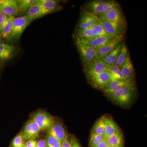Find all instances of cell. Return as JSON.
<instances>
[{
	"label": "cell",
	"mask_w": 147,
	"mask_h": 147,
	"mask_svg": "<svg viewBox=\"0 0 147 147\" xmlns=\"http://www.w3.org/2000/svg\"><path fill=\"white\" fill-rule=\"evenodd\" d=\"M76 44L84 67L96 60V51L94 48L76 40Z\"/></svg>",
	"instance_id": "cell-3"
},
{
	"label": "cell",
	"mask_w": 147,
	"mask_h": 147,
	"mask_svg": "<svg viewBox=\"0 0 147 147\" xmlns=\"http://www.w3.org/2000/svg\"><path fill=\"white\" fill-rule=\"evenodd\" d=\"M38 2L43 7L47 14L60 10V2L55 0H38Z\"/></svg>",
	"instance_id": "cell-22"
},
{
	"label": "cell",
	"mask_w": 147,
	"mask_h": 147,
	"mask_svg": "<svg viewBox=\"0 0 147 147\" xmlns=\"http://www.w3.org/2000/svg\"><path fill=\"white\" fill-rule=\"evenodd\" d=\"M98 18L102 28L109 35L115 36L124 35L125 33L126 24L108 21L102 16Z\"/></svg>",
	"instance_id": "cell-2"
},
{
	"label": "cell",
	"mask_w": 147,
	"mask_h": 147,
	"mask_svg": "<svg viewBox=\"0 0 147 147\" xmlns=\"http://www.w3.org/2000/svg\"><path fill=\"white\" fill-rule=\"evenodd\" d=\"M108 146L116 147H123L124 140L123 134L120 130L106 139Z\"/></svg>",
	"instance_id": "cell-23"
},
{
	"label": "cell",
	"mask_w": 147,
	"mask_h": 147,
	"mask_svg": "<svg viewBox=\"0 0 147 147\" xmlns=\"http://www.w3.org/2000/svg\"><path fill=\"white\" fill-rule=\"evenodd\" d=\"M16 48L14 46L0 43V62L8 60L12 57Z\"/></svg>",
	"instance_id": "cell-19"
},
{
	"label": "cell",
	"mask_w": 147,
	"mask_h": 147,
	"mask_svg": "<svg viewBox=\"0 0 147 147\" xmlns=\"http://www.w3.org/2000/svg\"><path fill=\"white\" fill-rule=\"evenodd\" d=\"M36 143L34 139H29L25 144V147H35Z\"/></svg>",
	"instance_id": "cell-36"
},
{
	"label": "cell",
	"mask_w": 147,
	"mask_h": 147,
	"mask_svg": "<svg viewBox=\"0 0 147 147\" xmlns=\"http://www.w3.org/2000/svg\"><path fill=\"white\" fill-rule=\"evenodd\" d=\"M48 134L55 137L62 143L67 136L62 124L59 122H55L48 129Z\"/></svg>",
	"instance_id": "cell-13"
},
{
	"label": "cell",
	"mask_w": 147,
	"mask_h": 147,
	"mask_svg": "<svg viewBox=\"0 0 147 147\" xmlns=\"http://www.w3.org/2000/svg\"><path fill=\"white\" fill-rule=\"evenodd\" d=\"M40 129L37 124L33 120L29 121L25 125L22 132L24 140L35 139L38 137Z\"/></svg>",
	"instance_id": "cell-12"
},
{
	"label": "cell",
	"mask_w": 147,
	"mask_h": 147,
	"mask_svg": "<svg viewBox=\"0 0 147 147\" xmlns=\"http://www.w3.org/2000/svg\"><path fill=\"white\" fill-rule=\"evenodd\" d=\"M105 122V139L113 136L120 130L118 125L111 117H104Z\"/></svg>",
	"instance_id": "cell-18"
},
{
	"label": "cell",
	"mask_w": 147,
	"mask_h": 147,
	"mask_svg": "<svg viewBox=\"0 0 147 147\" xmlns=\"http://www.w3.org/2000/svg\"><path fill=\"white\" fill-rule=\"evenodd\" d=\"M92 35L94 37L101 36H109L100 24V22L98 23L94 26L91 28Z\"/></svg>",
	"instance_id": "cell-29"
},
{
	"label": "cell",
	"mask_w": 147,
	"mask_h": 147,
	"mask_svg": "<svg viewBox=\"0 0 147 147\" xmlns=\"http://www.w3.org/2000/svg\"><path fill=\"white\" fill-rule=\"evenodd\" d=\"M24 140L22 133L18 134L13 139L12 142V146L13 147H24L25 146Z\"/></svg>",
	"instance_id": "cell-33"
},
{
	"label": "cell",
	"mask_w": 147,
	"mask_h": 147,
	"mask_svg": "<svg viewBox=\"0 0 147 147\" xmlns=\"http://www.w3.org/2000/svg\"><path fill=\"white\" fill-rule=\"evenodd\" d=\"M91 132L95 134L101 135L105 138V122L104 116L98 119L92 129Z\"/></svg>",
	"instance_id": "cell-25"
},
{
	"label": "cell",
	"mask_w": 147,
	"mask_h": 147,
	"mask_svg": "<svg viewBox=\"0 0 147 147\" xmlns=\"http://www.w3.org/2000/svg\"><path fill=\"white\" fill-rule=\"evenodd\" d=\"M90 84L96 88L102 90L112 79L110 71H106L88 79Z\"/></svg>",
	"instance_id": "cell-8"
},
{
	"label": "cell",
	"mask_w": 147,
	"mask_h": 147,
	"mask_svg": "<svg viewBox=\"0 0 147 147\" xmlns=\"http://www.w3.org/2000/svg\"><path fill=\"white\" fill-rule=\"evenodd\" d=\"M105 2V1L102 0L91 1L87 3L84 9L95 16L99 17L102 16Z\"/></svg>",
	"instance_id": "cell-14"
},
{
	"label": "cell",
	"mask_w": 147,
	"mask_h": 147,
	"mask_svg": "<svg viewBox=\"0 0 147 147\" xmlns=\"http://www.w3.org/2000/svg\"><path fill=\"white\" fill-rule=\"evenodd\" d=\"M123 80H116V79H112L109 83L105 87V88L102 89V90H106L113 88L114 87L117 86L119 84H120L122 82H123Z\"/></svg>",
	"instance_id": "cell-34"
},
{
	"label": "cell",
	"mask_w": 147,
	"mask_h": 147,
	"mask_svg": "<svg viewBox=\"0 0 147 147\" xmlns=\"http://www.w3.org/2000/svg\"><path fill=\"white\" fill-rule=\"evenodd\" d=\"M135 92L134 86L128 85L106 95L116 103L123 106L130 103Z\"/></svg>",
	"instance_id": "cell-1"
},
{
	"label": "cell",
	"mask_w": 147,
	"mask_h": 147,
	"mask_svg": "<svg viewBox=\"0 0 147 147\" xmlns=\"http://www.w3.org/2000/svg\"><path fill=\"white\" fill-rule=\"evenodd\" d=\"M35 147H46V140L41 139L37 142Z\"/></svg>",
	"instance_id": "cell-39"
},
{
	"label": "cell",
	"mask_w": 147,
	"mask_h": 147,
	"mask_svg": "<svg viewBox=\"0 0 147 147\" xmlns=\"http://www.w3.org/2000/svg\"><path fill=\"white\" fill-rule=\"evenodd\" d=\"M25 147V146H24V147Z\"/></svg>",
	"instance_id": "cell-43"
},
{
	"label": "cell",
	"mask_w": 147,
	"mask_h": 147,
	"mask_svg": "<svg viewBox=\"0 0 147 147\" xmlns=\"http://www.w3.org/2000/svg\"><path fill=\"white\" fill-rule=\"evenodd\" d=\"M38 0H18V14L26 13L31 7L37 2Z\"/></svg>",
	"instance_id": "cell-24"
},
{
	"label": "cell",
	"mask_w": 147,
	"mask_h": 147,
	"mask_svg": "<svg viewBox=\"0 0 147 147\" xmlns=\"http://www.w3.org/2000/svg\"><path fill=\"white\" fill-rule=\"evenodd\" d=\"M114 37L115 36H111L94 37L91 39L89 40L77 38L76 40L84 45L90 46L96 50L111 42Z\"/></svg>",
	"instance_id": "cell-9"
},
{
	"label": "cell",
	"mask_w": 147,
	"mask_h": 147,
	"mask_svg": "<svg viewBox=\"0 0 147 147\" xmlns=\"http://www.w3.org/2000/svg\"><path fill=\"white\" fill-rule=\"evenodd\" d=\"M110 67L106 65L101 59L95 60L84 67V71L88 79L106 71Z\"/></svg>",
	"instance_id": "cell-5"
},
{
	"label": "cell",
	"mask_w": 147,
	"mask_h": 147,
	"mask_svg": "<svg viewBox=\"0 0 147 147\" xmlns=\"http://www.w3.org/2000/svg\"><path fill=\"white\" fill-rule=\"evenodd\" d=\"M108 147H114V146H108Z\"/></svg>",
	"instance_id": "cell-42"
},
{
	"label": "cell",
	"mask_w": 147,
	"mask_h": 147,
	"mask_svg": "<svg viewBox=\"0 0 147 147\" xmlns=\"http://www.w3.org/2000/svg\"><path fill=\"white\" fill-rule=\"evenodd\" d=\"M8 17V16L0 11V31Z\"/></svg>",
	"instance_id": "cell-35"
},
{
	"label": "cell",
	"mask_w": 147,
	"mask_h": 147,
	"mask_svg": "<svg viewBox=\"0 0 147 147\" xmlns=\"http://www.w3.org/2000/svg\"><path fill=\"white\" fill-rule=\"evenodd\" d=\"M102 16L108 21L126 24L122 11L119 5Z\"/></svg>",
	"instance_id": "cell-15"
},
{
	"label": "cell",
	"mask_w": 147,
	"mask_h": 147,
	"mask_svg": "<svg viewBox=\"0 0 147 147\" xmlns=\"http://www.w3.org/2000/svg\"><path fill=\"white\" fill-rule=\"evenodd\" d=\"M123 37V35H118L115 36L111 42L96 50V60L101 59L117 47L122 41Z\"/></svg>",
	"instance_id": "cell-11"
},
{
	"label": "cell",
	"mask_w": 147,
	"mask_h": 147,
	"mask_svg": "<svg viewBox=\"0 0 147 147\" xmlns=\"http://www.w3.org/2000/svg\"><path fill=\"white\" fill-rule=\"evenodd\" d=\"M109 71H110V74H111L112 79L127 81L124 77L123 75L121 72L119 67L115 65L110 67L109 68Z\"/></svg>",
	"instance_id": "cell-28"
},
{
	"label": "cell",
	"mask_w": 147,
	"mask_h": 147,
	"mask_svg": "<svg viewBox=\"0 0 147 147\" xmlns=\"http://www.w3.org/2000/svg\"><path fill=\"white\" fill-rule=\"evenodd\" d=\"M0 11L8 17H14L18 15L17 1L0 0Z\"/></svg>",
	"instance_id": "cell-10"
},
{
	"label": "cell",
	"mask_w": 147,
	"mask_h": 147,
	"mask_svg": "<svg viewBox=\"0 0 147 147\" xmlns=\"http://www.w3.org/2000/svg\"><path fill=\"white\" fill-rule=\"evenodd\" d=\"M14 17H9L0 31V35L2 39L9 40L11 38L13 23Z\"/></svg>",
	"instance_id": "cell-20"
},
{
	"label": "cell",
	"mask_w": 147,
	"mask_h": 147,
	"mask_svg": "<svg viewBox=\"0 0 147 147\" xmlns=\"http://www.w3.org/2000/svg\"><path fill=\"white\" fill-rule=\"evenodd\" d=\"M75 36L76 39L89 40L94 37L92 35L91 29L77 28L75 32Z\"/></svg>",
	"instance_id": "cell-27"
},
{
	"label": "cell",
	"mask_w": 147,
	"mask_h": 147,
	"mask_svg": "<svg viewBox=\"0 0 147 147\" xmlns=\"http://www.w3.org/2000/svg\"><path fill=\"white\" fill-rule=\"evenodd\" d=\"M46 147H61L62 143L58 139L47 134L46 139Z\"/></svg>",
	"instance_id": "cell-31"
},
{
	"label": "cell",
	"mask_w": 147,
	"mask_h": 147,
	"mask_svg": "<svg viewBox=\"0 0 147 147\" xmlns=\"http://www.w3.org/2000/svg\"><path fill=\"white\" fill-rule=\"evenodd\" d=\"M118 5V3L117 1L113 0L105 1L104 6H103L102 16L105 15L108 11Z\"/></svg>",
	"instance_id": "cell-32"
},
{
	"label": "cell",
	"mask_w": 147,
	"mask_h": 147,
	"mask_svg": "<svg viewBox=\"0 0 147 147\" xmlns=\"http://www.w3.org/2000/svg\"><path fill=\"white\" fill-rule=\"evenodd\" d=\"M32 21L25 15L14 18L13 21L11 38L19 39L25 29Z\"/></svg>",
	"instance_id": "cell-4"
},
{
	"label": "cell",
	"mask_w": 147,
	"mask_h": 147,
	"mask_svg": "<svg viewBox=\"0 0 147 147\" xmlns=\"http://www.w3.org/2000/svg\"><path fill=\"white\" fill-rule=\"evenodd\" d=\"M32 120L37 124L41 130L48 129L55 122L54 118L44 111H39L35 113Z\"/></svg>",
	"instance_id": "cell-6"
},
{
	"label": "cell",
	"mask_w": 147,
	"mask_h": 147,
	"mask_svg": "<svg viewBox=\"0 0 147 147\" xmlns=\"http://www.w3.org/2000/svg\"><path fill=\"white\" fill-rule=\"evenodd\" d=\"M122 44L123 43H121L119 45L112 50L110 53L100 59L108 67H110L111 66L115 64Z\"/></svg>",
	"instance_id": "cell-21"
},
{
	"label": "cell",
	"mask_w": 147,
	"mask_h": 147,
	"mask_svg": "<svg viewBox=\"0 0 147 147\" xmlns=\"http://www.w3.org/2000/svg\"><path fill=\"white\" fill-rule=\"evenodd\" d=\"M47 14V12L45 9L38 2V0L37 2L36 3L29 9L25 14V16L33 21L37 18H41Z\"/></svg>",
	"instance_id": "cell-16"
},
{
	"label": "cell",
	"mask_w": 147,
	"mask_h": 147,
	"mask_svg": "<svg viewBox=\"0 0 147 147\" xmlns=\"http://www.w3.org/2000/svg\"><path fill=\"white\" fill-rule=\"evenodd\" d=\"M119 68L126 80L129 82H133L134 75V69L129 55Z\"/></svg>",
	"instance_id": "cell-17"
},
{
	"label": "cell",
	"mask_w": 147,
	"mask_h": 147,
	"mask_svg": "<svg viewBox=\"0 0 147 147\" xmlns=\"http://www.w3.org/2000/svg\"><path fill=\"white\" fill-rule=\"evenodd\" d=\"M104 139L105 138L101 135L91 132L89 140L90 147H93L96 146Z\"/></svg>",
	"instance_id": "cell-30"
},
{
	"label": "cell",
	"mask_w": 147,
	"mask_h": 147,
	"mask_svg": "<svg viewBox=\"0 0 147 147\" xmlns=\"http://www.w3.org/2000/svg\"><path fill=\"white\" fill-rule=\"evenodd\" d=\"M108 145L106 142V139H105L102 140V142H100L96 146L93 147H108Z\"/></svg>",
	"instance_id": "cell-40"
},
{
	"label": "cell",
	"mask_w": 147,
	"mask_h": 147,
	"mask_svg": "<svg viewBox=\"0 0 147 147\" xmlns=\"http://www.w3.org/2000/svg\"><path fill=\"white\" fill-rule=\"evenodd\" d=\"M129 55L128 53V50L126 45L123 44L121 48L120 51L118 55L117 58L115 63V65L120 67L123 64L125 61L127 57Z\"/></svg>",
	"instance_id": "cell-26"
},
{
	"label": "cell",
	"mask_w": 147,
	"mask_h": 147,
	"mask_svg": "<svg viewBox=\"0 0 147 147\" xmlns=\"http://www.w3.org/2000/svg\"><path fill=\"white\" fill-rule=\"evenodd\" d=\"M99 22L98 17L83 8L77 28L91 29Z\"/></svg>",
	"instance_id": "cell-7"
},
{
	"label": "cell",
	"mask_w": 147,
	"mask_h": 147,
	"mask_svg": "<svg viewBox=\"0 0 147 147\" xmlns=\"http://www.w3.org/2000/svg\"><path fill=\"white\" fill-rule=\"evenodd\" d=\"M2 39L1 37V35H0V43L2 42Z\"/></svg>",
	"instance_id": "cell-41"
},
{
	"label": "cell",
	"mask_w": 147,
	"mask_h": 147,
	"mask_svg": "<svg viewBox=\"0 0 147 147\" xmlns=\"http://www.w3.org/2000/svg\"><path fill=\"white\" fill-rule=\"evenodd\" d=\"M70 145H71V140L69 139L67 135L63 142L62 143L61 147H70Z\"/></svg>",
	"instance_id": "cell-37"
},
{
	"label": "cell",
	"mask_w": 147,
	"mask_h": 147,
	"mask_svg": "<svg viewBox=\"0 0 147 147\" xmlns=\"http://www.w3.org/2000/svg\"><path fill=\"white\" fill-rule=\"evenodd\" d=\"M70 147H82L80 143L77 139L73 138L71 139Z\"/></svg>",
	"instance_id": "cell-38"
}]
</instances>
